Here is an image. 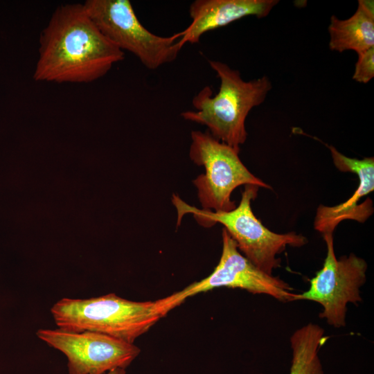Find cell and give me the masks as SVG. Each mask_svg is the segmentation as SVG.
<instances>
[{"mask_svg": "<svg viewBox=\"0 0 374 374\" xmlns=\"http://www.w3.org/2000/svg\"><path fill=\"white\" fill-rule=\"evenodd\" d=\"M374 77V47L358 54L353 75V80L366 84Z\"/></svg>", "mask_w": 374, "mask_h": 374, "instance_id": "14", "label": "cell"}, {"mask_svg": "<svg viewBox=\"0 0 374 374\" xmlns=\"http://www.w3.org/2000/svg\"><path fill=\"white\" fill-rule=\"evenodd\" d=\"M278 0H195L189 7L191 22L177 33L181 47L199 42L207 32L226 26L249 16L267 17Z\"/></svg>", "mask_w": 374, "mask_h": 374, "instance_id": "11", "label": "cell"}, {"mask_svg": "<svg viewBox=\"0 0 374 374\" xmlns=\"http://www.w3.org/2000/svg\"><path fill=\"white\" fill-rule=\"evenodd\" d=\"M59 329L93 331L134 344L163 315L154 301H134L110 293L89 299L62 298L51 308Z\"/></svg>", "mask_w": 374, "mask_h": 374, "instance_id": "4", "label": "cell"}, {"mask_svg": "<svg viewBox=\"0 0 374 374\" xmlns=\"http://www.w3.org/2000/svg\"><path fill=\"white\" fill-rule=\"evenodd\" d=\"M222 240L221 256L211 274L179 292L157 300L163 317L186 299L218 287L239 288L252 294L269 295L282 302L295 301L294 288L252 264L240 252L235 242L224 228Z\"/></svg>", "mask_w": 374, "mask_h": 374, "instance_id": "7", "label": "cell"}, {"mask_svg": "<svg viewBox=\"0 0 374 374\" xmlns=\"http://www.w3.org/2000/svg\"><path fill=\"white\" fill-rule=\"evenodd\" d=\"M82 4L108 40L122 51L132 53L150 70L174 62L182 48L177 33L163 37L148 30L129 0H87Z\"/></svg>", "mask_w": 374, "mask_h": 374, "instance_id": "6", "label": "cell"}, {"mask_svg": "<svg viewBox=\"0 0 374 374\" xmlns=\"http://www.w3.org/2000/svg\"><path fill=\"white\" fill-rule=\"evenodd\" d=\"M124 52L108 40L82 3L58 6L39 35L37 82L89 83L105 75Z\"/></svg>", "mask_w": 374, "mask_h": 374, "instance_id": "1", "label": "cell"}, {"mask_svg": "<svg viewBox=\"0 0 374 374\" xmlns=\"http://www.w3.org/2000/svg\"><path fill=\"white\" fill-rule=\"evenodd\" d=\"M220 79L218 92L213 96L209 86L193 98L195 110L181 113L186 121L204 125L217 140L240 150L247 137L245 121L250 111L261 105L272 88L267 75L244 80L238 70L217 60H208Z\"/></svg>", "mask_w": 374, "mask_h": 374, "instance_id": "2", "label": "cell"}, {"mask_svg": "<svg viewBox=\"0 0 374 374\" xmlns=\"http://www.w3.org/2000/svg\"><path fill=\"white\" fill-rule=\"evenodd\" d=\"M259 187L245 185L240 202L229 211H213L197 208L172 195V202L177 212V226L186 214H192L196 221L205 227L220 223L235 242L238 249L256 267L272 275L280 266L277 256L287 246L301 247L308 239L295 232L276 233L265 226L252 211L251 201L257 196Z\"/></svg>", "mask_w": 374, "mask_h": 374, "instance_id": "3", "label": "cell"}, {"mask_svg": "<svg viewBox=\"0 0 374 374\" xmlns=\"http://www.w3.org/2000/svg\"><path fill=\"white\" fill-rule=\"evenodd\" d=\"M373 5V1L359 0L355 12L348 19L331 16L328 28L331 51L351 50L358 55L374 47Z\"/></svg>", "mask_w": 374, "mask_h": 374, "instance_id": "12", "label": "cell"}, {"mask_svg": "<svg viewBox=\"0 0 374 374\" xmlns=\"http://www.w3.org/2000/svg\"><path fill=\"white\" fill-rule=\"evenodd\" d=\"M330 150L336 168L342 172L355 173L359 178V185L353 195L344 202L333 206L320 204L317 209L314 229L321 233H333L336 226L343 220H353L365 222L373 213L372 200L367 198L358 204L361 198L374 190V159H357L348 157L334 146L326 145Z\"/></svg>", "mask_w": 374, "mask_h": 374, "instance_id": "10", "label": "cell"}, {"mask_svg": "<svg viewBox=\"0 0 374 374\" xmlns=\"http://www.w3.org/2000/svg\"><path fill=\"white\" fill-rule=\"evenodd\" d=\"M190 139V158L205 170L193 181L202 209H234L236 205L231 195L235 188L242 185L271 189L244 165L238 155L240 150L217 140L208 132L192 131Z\"/></svg>", "mask_w": 374, "mask_h": 374, "instance_id": "5", "label": "cell"}, {"mask_svg": "<svg viewBox=\"0 0 374 374\" xmlns=\"http://www.w3.org/2000/svg\"><path fill=\"white\" fill-rule=\"evenodd\" d=\"M37 337L67 358L69 374H105L125 369L141 350L134 344L93 332L39 329Z\"/></svg>", "mask_w": 374, "mask_h": 374, "instance_id": "9", "label": "cell"}, {"mask_svg": "<svg viewBox=\"0 0 374 374\" xmlns=\"http://www.w3.org/2000/svg\"><path fill=\"white\" fill-rule=\"evenodd\" d=\"M327 254L322 268L310 281V287L296 294L295 301L308 300L319 303V317L337 328L346 326L347 305L362 301L360 288L366 281L367 263L354 253L336 258L333 233L323 235Z\"/></svg>", "mask_w": 374, "mask_h": 374, "instance_id": "8", "label": "cell"}, {"mask_svg": "<svg viewBox=\"0 0 374 374\" xmlns=\"http://www.w3.org/2000/svg\"><path fill=\"white\" fill-rule=\"evenodd\" d=\"M326 340L323 328L316 323H309L295 330L290 337V374H324L319 350Z\"/></svg>", "mask_w": 374, "mask_h": 374, "instance_id": "13", "label": "cell"}, {"mask_svg": "<svg viewBox=\"0 0 374 374\" xmlns=\"http://www.w3.org/2000/svg\"><path fill=\"white\" fill-rule=\"evenodd\" d=\"M125 369L124 368H115V369H113L107 373H106L105 374H125Z\"/></svg>", "mask_w": 374, "mask_h": 374, "instance_id": "15", "label": "cell"}]
</instances>
